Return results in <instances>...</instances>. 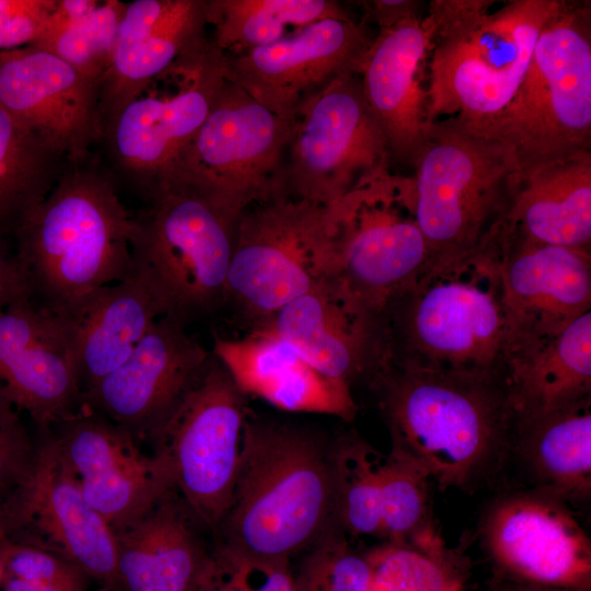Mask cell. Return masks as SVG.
Here are the masks:
<instances>
[{
  "mask_svg": "<svg viewBox=\"0 0 591 591\" xmlns=\"http://www.w3.org/2000/svg\"><path fill=\"white\" fill-rule=\"evenodd\" d=\"M368 383L392 449L440 489L474 493L512 456L517 416L502 376L381 364Z\"/></svg>",
  "mask_w": 591,
  "mask_h": 591,
  "instance_id": "6da1fadb",
  "label": "cell"
},
{
  "mask_svg": "<svg viewBox=\"0 0 591 591\" xmlns=\"http://www.w3.org/2000/svg\"><path fill=\"white\" fill-rule=\"evenodd\" d=\"M135 228L109 178L69 164L14 235L32 301L67 323L99 290L134 278Z\"/></svg>",
  "mask_w": 591,
  "mask_h": 591,
  "instance_id": "7a4b0ae2",
  "label": "cell"
},
{
  "mask_svg": "<svg viewBox=\"0 0 591 591\" xmlns=\"http://www.w3.org/2000/svg\"><path fill=\"white\" fill-rule=\"evenodd\" d=\"M331 442L317 430L247 410L229 508L218 544L288 559L317 541L333 511Z\"/></svg>",
  "mask_w": 591,
  "mask_h": 591,
  "instance_id": "3957f363",
  "label": "cell"
},
{
  "mask_svg": "<svg viewBox=\"0 0 591 591\" xmlns=\"http://www.w3.org/2000/svg\"><path fill=\"white\" fill-rule=\"evenodd\" d=\"M379 344L378 367L503 378L509 324L495 254L430 268L395 294L380 313Z\"/></svg>",
  "mask_w": 591,
  "mask_h": 591,
  "instance_id": "277c9868",
  "label": "cell"
},
{
  "mask_svg": "<svg viewBox=\"0 0 591 591\" xmlns=\"http://www.w3.org/2000/svg\"><path fill=\"white\" fill-rule=\"evenodd\" d=\"M561 0H433L426 93L430 121L453 118L476 128L510 101L537 37Z\"/></svg>",
  "mask_w": 591,
  "mask_h": 591,
  "instance_id": "5b68a950",
  "label": "cell"
},
{
  "mask_svg": "<svg viewBox=\"0 0 591 591\" xmlns=\"http://www.w3.org/2000/svg\"><path fill=\"white\" fill-rule=\"evenodd\" d=\"M471 129L509 147L519 171L591 151L589 4L563 2L542 28L510 101Z\"/></svg>",
  "mask_w": 591,
  "mask_h": 591,
  "instance_id": "8992f818",
  "label": "cell"
},
{
  "mask_svg": "<svg viewBox=\"0 0 591 591\" xmlns=\"http://www.w3.org/2000/svg\"><path fill=\"white\" fill-rule=\"evenodd\" d=\"M412 164L416 217L431 268L479 252L505 211L519 171L512 150L447 118L431 123Z\"/></svg>",
  "mask_w": 591,
  "mask_h": 591,
  "instance_id": "52a82bcc",
  "label": "cell"
},
{
  "mask_svg": "<svg viewBox=\"0 0 591 591\" xmlns=\"http://www.w3.org/2000/svg\"><path fill=\"white\" fill-rule=\"evenodd\" d=\"M135 216V276L159 302L164 316L183 324L225 303L239 218L201 195L166 187Z\"/></svg>",
  "mask_w": 591,
  "mask_h": 591,
  "instance_id": "ba28073f",
  "label": "cell"
},
{
  "mask_svg": "<svg viewBox=\"0 0 591 591\" xmlns=\"http://www.w3.org/2000/svg\"><path fill=\"white\" fill-rule=\"evenodd\" d=\"M332 276L331 207L283 194L243 210L225 303L250 328Z\"/></svg>",
  "mask_w": 591,
  "mask_h": 591,
  "instance_id": "9c48e42d",
  "label": "cell"
},
{
  "mask_svg": "<svg viewBox=\"0 0 591 591\" xmlns=\"http://www.w3.org/2000/svg\"><path fill=\"white\" fill-rule=\"evenodd\" d=\"M335 277L380 317L385 304L431 268L416 217L414 176L381 171L331 207Z\"/></svg>",
  "mask_w": 591,
  "mask_h": 591,
  "instance_id": "30bf717a",
  "label": "cell"
},
{
  "mask_svg": "<svg viewBox=\"0 0 591 591\" xmlns=\"http://www.w3.org/2000/svg\"><path fill=\"white\" fill-rule=\"evenodd\" d=\"M292 129L293 120L277 116L227 79L160 189H190L240 218L250 205L286 194L285 161Z\"/></svg>",
  "mask_w": 591,
  "mask_h": 591,
  "instance_id": "8fae6325",
  "label": "cell"
},
{
  "mask_svg": "<svg viewBox=\"0 0 591 591\" xmlns=\"http://www.w3.org/2000/svg\"><path fill=\"white\" fill-rule=\"evenodd\" d=\"M227 82L209 34L147 81L113 115L103 138L149 197L169 181Z\"/></svg>",
  "mask_w": 591,
  "mask_h": 591,
  "instance_id": "7c38bea8",
  "label": "cell"
},
{
  "mask_svg": "<svg viewBox=\"0 0 591 591\" xmlns=\"http://www.w3.org/2000/svg\"><path fill=\"white\" fill-rule=\"evenodd\" d=\"M247 410L246 395L211 352L196 381L148 436L174 488L213 533L231 501Z\"/></svg>",
  "mask_w": 591,
  "mask_h": 591,
  "instance_id": "4fadbf2b",
  "label": "cell"
},
{
  "mask_svg": "<svg viewBox=\"0 0 591 591\" xmlns=\"http://www.w3.org/2000/svg\"><path fill=\"white\" fill-rule=\"evenodd\" d=\"M292 120L283 172L287 195L333 207L363 179L391 167L386 139L357 73L334 79Z\"/></svg>",
  "mask_w": 591,
  "mask_h": 591,
  "instance_id": "5bb4252c",
  "label": "cell"
},
{
  "mask_svg": "<svg viewBox=\"0 0 591 591\" xmlns=\"http://www.w3.org/2000/svg\"><path fill=\"white\" fill-rule=\"evenodd\" d=\"M23 478L0 501V536L65 559L117 586L115 532L84 499L50 430Z\"/></svg>",
  "mask_w": 591,
  "mask_h": 591,
  "instance_id": "9a60e30c",
  "label": "cell"
},
{
  "mask_svg": "<svg viewBox=\"0 0 591 591\" xmlns=\"http://www.w3.org/2000/svg\"><path fill=\"white\" fill-rule=\"evenodd\" d=\"M495 577L542 587L591 588V541L565 501L538 490L494 498L479 522Z\"/></svg>",
  "mask_w": 591,
  "mask_h": 591,
  "instance_id": "2e32d148",
  "label": "cell"
},
{
  "mask_svg": "<svg viewBox=\"0 0 591 591\" xmlns=\"http://www.w3.org/2000/svg\"><path fill=\"white\" fill-rule=\"evenodd\" d=\"M374 36L350 14L328 18L277 43L223 54L225 76L267 109L292 120L334 79L360 73Z\"/></svg>",
  "mask_w": 591,
  "mask_h": 591,
  "instance_id": "e0dca14e",
  "label": "cell"
},
{
  "mask_svg": "<svg viewBox=\"0 0 591 591\" xmlns=\"http://www.w3.org/2000/svg\"><path fill=\"white\" fill-rule=\"evenodd\" d=\"M0 107L68 164L103 138L100 82L36 46L0 53Z\"/></svg>",
  "mask_w": 591,
  "mask_h": 591,
  "instance_id": "ac0fdd59",
  "label": "cell"
},
{
  "mask_svg": "<svg viewBox=\"0 0 591 591\" xmlns=\"http://www.w3.org/2000/svg\"><path fill=\"white\" fill-rule=\"evenodd\" d=\"M51 428L84 499L113 530L174 487L161 460L144 453L139 439L85 405Z\"/></svg>",
  "mask_w": 591,
  "mask_h": 591,
  "instance_id": "d6986e66",
  "label": "cell"
},
{
  "mask_svg": "<svg viewBox=\"0 0 591 591\" xmlns=\"http://www.w3.org/2000/svg\"><path fill=\"white\" fill-rule=\"evenodd\" d=\"M210 357L211 351L186 333L185 324L161 316L120 367L83 392V405L137 439L148 438Z\"/></svg>",
  "mask_w": 591,
  "mask_h": 591,
  "instance_id": "ffe728a7",
  "label": "cell"
},
{
  "mask_svg": "<svg viewBox=\"0 0 591 591\" xmlns=\"http://www.w3.org/2000/svg\"><path fill=\"white\" fill-rule=\"evenodd\" d=\"M82 387L66 325L31 299L0 309V397L42 431L77 413Z\"/></svg>",
  "mask_w": 591,
  "mask_h": 591,
  "instance_id": "44dd1931",
  "label": "cell"
},
{
  "mask_svg": "<svg viewBox=\"0 0 591 591\" xmlns=\"http://www.w3.org/2000/svg\"><path fill=\"white\" fill-rule=\"evenodd\" d=\"M497 258L509 349L553 336L591 311V250L488 243Z\"/></svg>",
  "mask_w": 591,
  "mask_h": 591,
  "instance_id": "7402d4cb",
  "label": "cell"
},
{
  "mask_svg": "<svg viewBox=\"0 0 591 591\" xmlns=\"http://www.w3.org/2000/svg\"><path fill=\"white\" fill-rule=\"evenodd\" d=\"M289 344L327 376L368 380L380 360V317L335 277L297 297L251 328Z\"/></svg>",
  "mask_w": 591,
  "mask_h": 591,
  "instance_id": "603a6c76",
  "label": "cell"
},
{
  "mask_svg": "<svg viewBox=\"0 0 591 591\" xmlns=\"http://www.w3.org/2000/svg\"><path fill=\"white\" fill-rule=\"evenodd\" d=\"M429 32L424 16L379 31L359 73L392 160L412 164L431 125L426 93Z\"/></svg>",
  "mask_w": 591,
  "mask_h": 591,
  "instance_id": "cb8c5ba5",
  "label": "cell"
},
{
  "mask_svg": "<svg viewBox=\"0 0 591 591\" xmlns=\"http://www.w3.org/2000/svg\"><path fill=\"white\" fill-rule=\"evenodd\" d=\"M207 36V0L126 2L109 65L100 80L103 129L139 88Z\"/></svg>",
  "mask_w": 591,
  "mask_h": 591,
  "instance_id": "d4e9b609",
  "label": "cell"
},
{
  "mask_svg": "<svg viewBox=\"0 0 591 591\" xmlns=\"http://www.w3.org/2000/svg\"><path fill=\"white\" fill-rule=\"evenodd\" d=\"M488 241L591 250V151L518 171Z\"/></svg>",
  "mask_w": 591,
  "mask_h": 591,
  "instance_id": "484cf974",
  "label": "cell"
},
{
  "mask_svg": "<svg viewBox=\"0 0 591 591\" xmlns=\"http://www.w3.org/2000/svg\"><path fill=\"white\" fill-rule=\"evenodd\" d=\"M211 352L240 390L290 413H310L351 421L358 406L351 386L325 375L289 344L252 329L241 338L213 337Z\"/></svg>",
  "mask_w": 591,
  "mask_h": 591,
  "instance_id": "4316f807",
  "label": "cell"
},
{
  "mask_svg": "<svg viewBox=\"0 0 591 591\" xmlns=\"http://www.w3.org/2000/svg\"><path fill=\"white\" fill-rule=\"evenodd\" d=\"M199 524L172 487L114 530L117 586L124 591H194L209 558Z\"/></svg>",
  "mask_w": 591,
  "mask_h": 591,
  "instance_id": "83f0119b",
  "label": "cell"
},
{
  "mask_svg": "<svg viewBox=\"0 0 591 591\" xmlns=\"http://www.w3.org/2000/svg\"><path fill=\"white\" fill-rule=\"evenodd\" d=\"M505 383L517 417L591 397V311L553 336L510 350Z\"/></svg>",
  "mask_w": 591,
  "mask_h": 591,
  "instance_id": "f1b7e54d",
  "label": "cell"
},
{
  "mask_svg": "<svg viewBox=\"0 0 591 591\" xmlns=\"http://www.w3.org/2000/svg\"><path fill=\"white\" fill-rule=\"evenodd\" d=\"M163 311L137 276L99 290L67 327L82 393L120 367ZM83 396V395H82Z\"/></svg>",
  "mask_w": 591,
  "mask_h": 591,
  "instance_id": "f546056e",
  "label": "cell"
},
{
  "mask_svg": "<svg viewBox=\"0 0 591 591\" xmlns=\"http://www.w3.org/2000/svg\"><path fill=\"white\" fill-rule=\"evenodd\" d=\"M533 487L570 507L591 497V397L536 416L517 417L512 443Z\"/></svg>",
  "mask_w": 591,
  "mask_h": 591,
  "instance_id": "4dcf8cb0",
  "label": "cell"
},
{
  "mask_svg": "<svg viewBox=\"0 0 591 591\" xmlns=\"http://www.w3.org/2000/svg\"><path fill=\"white\" fill-rule=\"evenodd\" d=\"M349 13L333 0H207V25L223 54L282 40L304 27Z\"/></svg>",
  "mask_w": 591,
  "mask_h": 591,
  "instance_id": "1f68e13d",
  "label": "cell"
},
{
  "mask_svg": "<svg viewBox=\"0 0 591 591\" xmlns=\"http://www.w3.org/2000/svg\"><path fill=\"white\" fill-rule=\"evenodd\" d=\"M126 2L57 0L46 27L32 46L59 57L100 82L114 50Z\"/></svg>",
  "mask_w": 591,
  "mask_h": 591,
  "instance_id": "d6a6232c",
  "label": "cell"
},
{
  "mask_svg": "<svg viewBox=\"0 0 591 591\" xmlns=\"http://www.w3.org/2000/svg\"><path fill=\"white\" fill-rule=\"evenodd\" d=\"M59 162L0 107V245L48 193Z\"/></svg>",
  "mask_w": 591,
  "mask_h": 591,
  "instance_id": "836d02e7",
  "label": "cell"
},
{
  "mask_svg": "<svg viewBox=\"0 0 591 591\" xmlns=\"http://www.w3.org/2000/svg\"><path fill=\"white\" fill-rule=\"evenodd\" d=\"M384 454L355 432L331 442L336 525L354 536H381V465Z\"/></svg>",
  "mask_w": 591,
  "mask_h": 591,
  "instance_id": "e575fe53",
  "label": "cell"
},
{
  "mask_svg": "<svg viewBox=\"0 0 591 591\" xmlns=\"http://www.w3.org/2000/svg\"><path fill=\"white\" fill-rule=\"evenodd\" d=\"M369 591H464L470 561L437 531L409 543H387L368 554Z\"/></svg>",
  "mask_w": 591,
  "mask_h": 591,
  "instance_id": "d590c367",
  "label": "cell"
},
{
  "mask_svg": "<svg viewBox=\"0 0 591 591\" xmlns=\"http://www.w3.org/2000/svg\"><path fill=\"white\" fill-rule=\"evenodd\" d=\"M381 536L394 544L420 540L438 529L429 503V475L392 449L381 465Z\"/></svg>",
  "mask_w": 591,
  "mask_h": 591,
  "instance_id": "8d00e7d4",
  "label": "cell"
},
{
  "mask_svg": "<svg viewBox=\"0 0 591 591\" xmlns=\"http://www.w3.org/2000/svg\"><path fill=\"white\" fill-rule=\"evenodd\" d=\"M368 554L352 549L340 529L327 530L302 561L296 591H369Z\"/></svg>",
  "mask_w": 591,
  "mask_h": 591,
  "instance_id": "74e56055",
  "label": "cell"
},
{
  "mask_svg": "<svg viewBox=\"0 0 591 591\" xmlns=\"http://www.w3.org/2000/svg\"><path fill=\"white\" fill-rule=\"evenodd\" d=\"M194 591H296L288 559H270L217 544Z\"/></svg>",
  "mask_w": 591,
  "mask_h": 591,
  "instance_id": "f35d334b",
  "label": "cell"
},
{
  "mask_svg": "<svg viewBox=\"0 0 591 591\" xmlns=\"http://www.w3.org/2000/svg\"><path fill=\"white\" fill-rule=\"evenodd\" d=\"M4 543V575L69 591H84L85 573L71 563L35 547L5 540Z\"/></svg>",
  "mask_w": 591,
  "mask_h": 591,
  "instance_id": "ab89813d",
  "label": "cell"
},
{
  "mask_svg": "<svg viewBox=\"0 0 591 591\" xmlns=\"http://www.w3.org/2000/svg\"><path fill=\"white\" fill-rule=\"evenodd\" d=\"M57 0H0V53L40 38Z\"/></svg>",
  "mask_w": 591,
  "mask_h": 591,
  "instance_id": "60d3db41",
  "label": "cell"
},
{
  "mask_svg": "<svg viewBox=\"0 0 591 591\" xmlns=\"http://www.w3.org/2000/svg\"><path fill=\"white\" fill-rule=\"evenodd\" d=\"M20 412L0 397V494L12 489L27 473L35 448L19 416Z\"/></svg>",
  "mask_w": 591,
  "mask_h": 591,
  "instance_id": "b9f144b4",
  "label": "cell"
},
{
  "mask_svg": "<svg viewBox=\"0 0 591 591\" xmlns=\"http://www.w3.org/2000/svg\"><path fill=\"white\" fill-rule=\"evenodd\" d=\"M27 299L32 293L23 265L15 252L0 245V309Z\"/></svg>",
  "mask_w": 591,
  "mask_h": 591,
  "instance_id": "7bdbcfd3",
  "label": "cell"
},
{
  "mask_svg": "<svg viewBox=\"0 0 591 591\" xmlns=\"http://www.w3.org/2000/svg\"><path fill=\"white\" fill-rule=\"evenodd\" d=\"M364 3L368 14L378 24L379 31L424 16L419 12L421 5L419 1L372 0Z\"/></svg>",
  "mask_w": 591,
  "mask_h": 591,
  "instance_id": "ee69618b",
  "label": "cell"
},
{
  "mask_svg": "<svg viewBox=\"0 0 591 591\" xmlns=\"http://www.w3.org/2000/svg\"><path fill=\"white\" fill-rule=\"evenodd\" d=\"M490 591H591V588L542 587L514 582L494 577L489 584Z\"/></svg>",
  "mask_w": 591,
  "mask_h": 591,
  "instance_id": "f6af8a7d",
  "label": "cell"
},
{
  "mask_svg": "<svg viewBox=\"0 0 591 591\" xmlns=\"http://www.w3.org/2000/svg\"><path fill=\"white\" fill-rule=\"evenodd\" d=\"M1 586L3 591H69L7 575H4Z\"/></svg>",
  "mask_w": 591,
  "mask_h": 591,
  "instance_id": "bcb514c9",
  "label": "cell"
},
{
  "mask_svg": "<svg viewBox=\"0 0 591 591\" xmlns=\"http://www.w3.org/2000/svg\"><path fill=\"white\" fill-rule=\"evenodd\" d=\"M5 543L4 540L0 536V586L5 573V555H4Z\"/></svg>",
  "mask_w": 591,
  "mask_h": 591,
  "instance_id": "7dc6e473",
  "label": "cell"
},
{
  "mask_svg": "<svg viewBox=\"0 0 591 591\" xmlns=\"http://www.w3.org/2000/svg\"><path fill=\"white\" fill-rule=\"evenodd\" d=\"M97 591H111V588H108V587H105V588H103V589H100V590H97Z\"/></svg>",
  "mask_w": 591,
  "mask_h": 591,
  "instance_id": "c3c4849f",
  "label": "cell"
},
{
  "mask_svg": "<svg viewBox=\"0 0 591 591\" xmlns=\"http://www.w3.org/2000/svg\"><path fill=\"white\" fill-rule=\"evenodd\" d=\"M2 497H3V495H2V494H0V501H1Z\"/></svg>",
  "mask_w": 591,
  "mask_h": 591,
  "instance_id": "681fc988",
  "label": "cell"
}]
</instances>
